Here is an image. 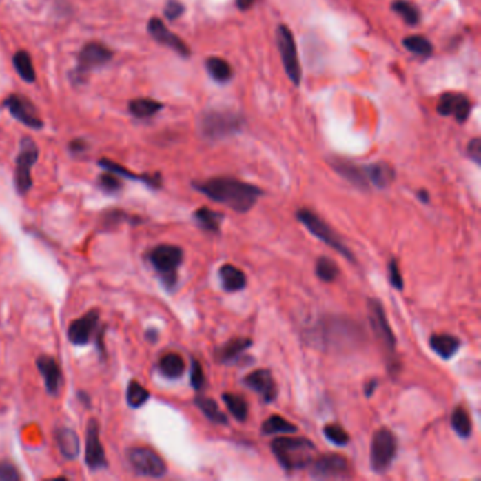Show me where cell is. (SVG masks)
<instances>
[{
	"label": "cell",
	"mask_w": 481,
	"mask_h": 481,
	"mask_svg": "<svg viewBox=\"0 0 481 481\" xmlns=\"http://www.w3.org/2000/svg\"><path fill=\"white\" fill-rule=\"evenodd\" d=\"M194 188L209 199L222 203L238 214L249 212L264 194L256 185L229 176H218L202 183H194Z\"/></svg>",
	"instance_id": "1"
},
{
	"label": "cell",
	"mask_w": 481,
	"mask_h": 481,
	"mask_svg": "<svg viewBox=\"0 0 481 481\" xmlns=\"http://www.w3.org/2000/svg\"><path fill=\"white\" fill-rule=\"evenodd\" d=\"M314 338L325 347L335 351L354 349L365 338L363 329L347 318L325 316L314 329Z\"/></svg>",
	"instance_id": "2"
},
{
	"label": "cell",
	"mask_w": 481,
	"mask_h": 481,
	"mask_svg": "<svg viewBox=\"0 0 481 481\" xmlns=\"http://www.w3.org/2000/svg\"><path fill=\"white\" fill-rule=\"evenodd\" d=\"M272 450L287 471L309 467L316 458V446L307 438H277L272 442Z\"/></svg>",
	"instance_id": "3"
},
{
	"label": "cell",
	"mask_w": 481,
	"mask_h": 481,
	"mask_svg": "<svg viewBox=\"0 0 481 481\" xmlns=\"http://www.w3.org/2000/svg\"><path fill=\"white\" fill-rule=\"evenodd\" d=\"M184 260V252L181 247L172 245H160L150 250L148 261L152 263L156 272L160 274L165 288L172 289L178 280V268Z\"/></svg>",
	"instance_id": "4"
},
{
	"label": "cell",
	"mask_w": 481,
	"mask_h": 481,
	"mask_svg": "<svg viewBox=\"0 0 481 481\" xmlns=\"http://www.w3.org/2000/svg\"><path fill=\"white\" fill-rule=\"evenodd\" d=\"M242 127L243 117L232 110H209L201 119V132L207 139H225L236 134Z\"/></svg>",
	"instance_id": "5"
},
{
	"label": "cell",
	"mask_w": 481,
	"mask_h": 481,
	"mask_svg": "<svg viewBox=\"0 0 481 481\" xmlns=\"http://www.w3.org/2000/svg\"><path fill=\"white\" fill-rule=\"evenodd\" d=\"M296 218L315 237H318L319 240H322L323 243L335 249L343 257H346L347 260L354 263L353 253L347 249L342 237L332 227H330L322 218H319L315 212H312V210H309V209H299L296 212Z\"/></svg>",
	"instance_id": "6"
},
{
	"label": "cell",
	"mask_w": 481,
	"mask_h": 481,
	"mask_svg": "<svg viewBox=\"0 0 481 481\" xmlns=\"http://www.w3.org/2000/svg\"><path fill=\"white\" fill-rule=\"evenodd\" d=\"M398 449L396 435L387 428L378 429L371 440L370 464L374 473L384 474L393 464Z\"/></svg>",
	"instance_id": "7"
},
{
	"label": "cell",
	"mask_w": 481,
	"mask_h": 481,
	"mask_svg": "<svg viewBox=\"0 0 481 481\" xmlns=\"http://www.w3.org/2000/svg\"><path fill=\"white\" fill-rule=\"evenodd\" d=\"M39 158V147L28 137H24L20 144V153L16 160L14 184L20 195H25L33 187L32 168Z\"/></svg>",
	"instance_id": "8"
},
{
	"label": "cell",
	"mask_w": 481,
	"mask_h": 481,
	"mask_svg": "<svg viewBox=\"0 0 481 481\" xmlns=\"http://www.w3.org/2000/svg\"><path fill=\"white\" fill-rule=\"evenodd\" d=\"M127 459L132 469L143 477L160 478L167 473V464L156 450L139 446L133 447L127 452Z\"/></svg>",
	"instance_id": "9"
},
{
	"label": "cell",
	"mask_w": 481,
	"mask_h": 481,
	"mask_svg": "<svg viewBox=\"0 0 481 481\" xmlns=\"http://www.w3.org/2000/svg\"><path fill=\"white\" fill-rule=\"evenodd\" d=\"M276 40H277V47H278V51H280V55L283 59L287 76L289 78V81L295 86H299L300 78H303V71H300L296 44H295L292 32L287 25L280 24L277 27Z\"/></svg>",
	"instance_id": "10"
},
{
	"label": "cell",
	"mask_w": 481,
	"mask_h": 481,
	"mask_svg": "<svg viewBox=\"0 0 481 481\" xmlns=\"http://www.w3.org/2000/svg\"><path fill=\"white\" fill-rule=\"evenodd\" d=\"M101 314L98 309L88 311L83 316L71 322L67 330L68 340L75 346H86L105 332V329L99 326Z\"/></svg>",
	"instance_id": "11"
},
{
	"label": "cell",
	"mask_w": 481,
	"mask_h": 481,
	"mask_svg": "<svg viewBox=\"0 0 481 481\" xmlns=\"http://www.w3.org/2000/svg\"><path fill=\"white\" fill-rule=\"evenodd\" d=\"M367 309H369V319L373 332L376 338L380 340L382 347L388 354H394L396 351V336L393 334L388 319L385 316V311L382 304L378 299H369L367 300Z\"/></svg>",
	"instance_id": "12"
},
{
	"label": "cell",
	"mask_w": 481,
	"mask_h": 481,
	"mask_svg": "<svg viewBox=\"0 0 481 481\" xmlns=\"http://www.w3.org/2000/svg\"><path fill=\"white\" fill-rule=\"evenodd\" d=\"M85 463L89 470L96 471L108 467V459L103 444L99 436V424L95 418H91L86 427L85 438Z\"/></svg>",
	"instance_id": "13"
},
{
	"label": "cell",
	"mask_w": 481,
	"mask_h": 481,
	"mask_svg": "<svg viewBox=\"0 0 481 481\" xmlns=\"http://www.w3.org/2000/svg\"><path fill=\"white\" fill-rule=\"evenodd\" d=\"M311 474L315 478H345L350 474V466L345 456L327 453L315 458L311 464Z\"/></svg>",
	"instance_id": "14"
},
{
	"label": "cell",
	"mask_w": 481,
	"mask_h": 481,
	"mask_svg": "<svg viewBox=\"0 0 481 481\" xmlns=\"http://www.w3.org/2000/svg\"><path fill=\"white\" fill-rule=\"evenodd\" d=\"M36 366L44 380V385L47 393L52 397H57L59 394V389L63 387L64 382V376L63 370L57 363V360L52 356L43 354L37 358Z\"/></svg>",
	"instance_id": "15"
},
{
	"label": "cell",
	"mask_w": 481,
	"mask_h": 481,
	"mask_svg": "<svg viewBox=\"0 0 481 481\" xmlns=\"http://www.w3.org/2000/svg\"><path fill=\"white\" fill-rule=\"evenodd\" d=\"M243 382L253 389L254 393L261 396L264 402H273L277 398V385L272 371L267 369H260L243 378Z\"/></svg>",
	"instance_id": "16"
},
{
	"label": "cell",
	"mask_w": 481,
	"mask_h": 481,
	"mask_svg": "<svg viewBox=\"0 0 481 481\" xmlns=\"http://www.w3.org/2000/svg\"><path fill=\"white\" fill-rule=\"evenodd\" d=\"M113 57V52L101 43H89L79 52L78 71L86 72L94 68L108 64Z\"/></svg>",
	"instance_id": "17"
},
{
	"label": "cell",
	"mask_w": 481,
	"mask_h": 481,
	"mask_svg": "<svg viewBox=\"0 0 481 481\" xmlns=\"http://www.w3.org/2000/svg\"><path fill=\"white\" fill-rule=\"evenodd\" d=\"M147 28H148L150 34H152L153 39L157 40L160 44L170 47L171 50H174L179 55L190 57V54H191L190 47L181 39H179L176 34L170 32V30L167 28V25L163 23V20H160L157 17H153L152 20L148 21Z\"/></svg>",
	"instance_id": "18"
},
{
	"label": "cell",
	"mask_w": 481,
	"mask_h": 481,
	"mask_svg": "<svg viewBox=\"0 0 481 481\" xmlns=\"http://www.w3.org/2000/svg\"><path fill=\"white\" fill-rule=\"evenodd\" d=\"M438 113L442 116H455L459 123H464L469 119L471 105L464 95L458 94H444L436 108Z\"/></svg>",
	"instance_id": "19"
},
{
	"label": "cell",
	"mask_w": 481,
	"mask_h": 481,
	"mask_svg": "<svg viewBox=\"0 0 481 481\" xmlns=\"http://www.w3.org/2000/svg\"><path fill=\"white\" fill-rule=\"evenodd\" d=\"M5 106L10 110L12 116H14L19 122L24 123L28 127L33 129H41L43 122L36 114L34 108L32 106L27 99L19 96V95H12L5 101Z\"/></svg>",
	"instance_id": "20"
},
{
	"label": "cell",
	"mask_w": 481,
	"mask_h": 481,
	"mask_svg": "<svg viewBox=\"0 0 481 481\" xmlns=\"http://www.w3.org/2000/svg\"><path fill=\"white\" fill-rule=\"evenodd\" d=\"M57 447L67 460H75L81 452V442L78 433L67 427H59L54 431Z\"/></svg>",
	"instance_id": "21"
},
{
	"label": "cell",
	"mask_w": 481,
	"mask_h": 481,
	"mask_svg": "<svg viewBox=\"0 0 481 481\" xmlns=\"http://www.w3.org/2000/svg\"><path fill=\"white\" fill-rule=\"evenodd\" d=\"M332 165H334V168H335V171L338 174H340L345 179H347V181L350 184H353L354 187H357L360 190H367L369 188L370 183H369V179H367L365 167L360 168L356 164L345 161V160H335L332 163Z\"/></svg>",
	"instance_id": "22"
},
{
	"label": "cell",
	"mask_w": 481,
	"mask_h": 481,
	"mask_svg": "<svg viewBox=\"0 0 481 481\" xmlns=\"http://www.w3.org/2000/svg\"><path fill=\"white\" fill-rule=\"evenodd\" d=\"M252 345H253L252 339H247V338H236L229 340L227 343H225L218 349L216 351L218 362L225 365L233 363L234 360L240 358V356H242L249 347H252Z\"/></svg>",
	"instance_id": "23"
},
{
	"label": "cell",
	"mask_w": 481,
	"mask_h": 481,
	"mask_svg": "<svg viewBox=\"0 0 481 481\" xmlns=\"http://www.w3.org/2000/svg\"><path fill=\"white\" fill-rule=\"evenodd\" d=\"M219 277L223 285V289L227 292H237L242 291L247 285L246 274L238 269L236 265L225 264L219 269Z\"/></svg>",
	"instance_id": "24"
},
{
	"label": "cell",
	"mask_w": 481,
	"mask_h": 481,
	"mask_svg": "<svg viewBox=\"0 0 481 481\" xmlns=\"http://www.w3.org/2000/svg\"><path fill=\"white\" fill-rule=\"evenodd\" d=\"M366 175L369 183L373 184L377 188H387L388 185L393 184L396 172L389 164L387 163H376L370 164L369 167H365Z\"/></svg>",
	"instance_id": "25"
},
{
	"label": "cell",
	"mask_w": 481,
	"mask_h": 481,
	"mask_svg": "<svg viewBox=\"0 0 481 481\" xmlns=\"http://www.w3.org/2000/svg\"><path fill=\"white\" fill-rule=\"evenodd\" d=\"M99 165L102 168L108 170L109 172H113L116 175H122V176L130 178V179H136V181H141V183L147 184L148 187H152V188H160L161 187V175L160 174H156V175H136V174H132L129 170L123 168L122 165H119V164H116L113 161H109L106 158L101 160Z\"/></svg>",
	"instance_id": "26"
},
{
	"label": "cell",
	"mask_w": 481,
	"mask_h": 481,
	"mask_svg": "<svg viewBox=\"0 0 481 481\" xmlns=\"http://www.w3.org/2000/svg\"><path fill=\"white\" fill-rule=\"evenodd\" d=\"M185 369L187 366H185L184 358L178 353L164 354L158 363L160 373L170 380H176L179 377H183V374L185 373Z\"/></svg>",
	"instance_id": "27"
},
{
	"label": "cell",
	"mask_w": 481,
	"mask_h": 481,
	"mask_svg": "<svg viewBox=\"0 0 481 481\" xmlns=\"http://www.w3.org/2000/svg\"><path fill=\"white\" fill-rule=\"evenodd\" d=\"M429 345L436 354L447 360L458 353L460 347V340L456 336L442 334V335H433L429 340Z\"/></svg>",
	"instance_id": "28"
},
{
	"label": "cell",
	"mask_w": 481,
	"mask_h": 481,
	"mask_svg": "<svg viewBox=\"0 0 481 481\" xmlns=\"http://www.w3.org/2000/svg\"><path fill=\"white\" fill-rule=\"evenodd\" d=\"M195 405L202 411V413L210 420V422H214L216 425H227V416L222 412V409L219 408V405L216 404L215 400L207 398L203 396H198L194 400Z\"/></svg>",
	"instance_id": "29"
},
{
	"label": "cell",
	"mask_w": 481,
	"mask_h": 481,
	"mask_svg": "<svg viewBox=\"0 0 481 481\" xmlns=\"http://www.w3.org/2000/svg\"><path fill=\"white\" fill-rule=\"evenodd\" d=\"M195 221L198 222V225L206 230V232H212V233H218L221 230V223L223 221V214L221 212H215V210L209 209V207H199L196 209V212L194 214Z\"/></svg>",
	"instance_id": "30"
},
{
	"label": "cell",
	"mask_w": 481,
	"mask_h": 481,
	"mask_svg": "<svg viewBox=\"0 0 481 481\" xmlns=\"http://www.w3.org/2000/svg\"><path fill=\"white\" fill-rule=\"evenodd\" d=\"M206 70L209 75L216 82H229L233 76V70L227 61L219 57H210L206 59Z\"/></svg>",
	"instance_id": "31"
},
{
	"label": "cell",
	"mask_w": 481,
	"mask_h": 481,
	"mask_svg": "<svg viewBox=\"0 0 481 481\" xmlns=\"http://www.w3.org/2000/svg\"><path fill=\"white\" fill-rule=\"evenodd\" d=\"M298 428L288 422L287 419H284L280 415H273L269 416L267 420H264V424L261 427V432L267 436L269 435H277V433H295Z\"/></svg>",
	"instance_id": "32"
},
{
	"label": "cell",
	"mask_w": 481,
	"mask_h": 481,
	"mask_svg": "<svg viewBox=\"0 0 481 481\" xmlns=\"http://www.w3.org/2000/svg\"><path fill=\"white\" fill-rule=\"evenodd\" d=\"M229 412L234 416L236 420L238 422H246L247 416H249V405L246 402V400L240 396L236 394H223L222 396Z\"/></svg>",
	"instance_id": "33"
},
{
	"label": "cell",
	"mask_w": 481,
	"mask_h": 481,
	"mask_svg": "<svg viewBox=\"0 0 481 481\" xmlns=\"http://www.w3.org/2000/svg\"><path fill=\"white\" fill-rule=\"evenodd\" d=\"M133 116L139 119H145L154 116L158 110L163 109V103L153 99H134L129 106Z\"/></svg>",
	"instance_id": "34"
},
{
	"label": "cell",
	"mask_w": 481,
	"mask_h": 481,
	"mask_svg": "<svg viewBox=\"0 0 481 481\" xmlns=\"http://www.w3.org/2000/svg\"><path fill=\"white\" fill-rule=\"evenodd\" d=\"M13 64L16 67V71L19 75L25 81V82H34L36 79V71L32 63V58H30L28 52L25 51H19L13 57Z\"/></svg>",
	"instance_id": "35"
},
{
	"label": "cell",
	"mask_w": 481,
	"mask_h": 481,
	"mask_svg": "<svg viewBox=\"0 0 481 481\" xmlns=\"http://www.w3.org/2000/svg\"><path fill=\"white\" fill-rule=\"evenodd\" d=\"M150 398V393L139 381H130L126 388V401L130 408L143 407Z\"/></svg>",
	"instance_id": "36"
},
{
	"label": "cell",
	"mask_w": 481,
	"mask_h": 481,
	"mask_svg": "<svg viewBox=\"0 0 481 481\" xmlns=\"http://www.w3.org/2000/svg\"><path fill=\"white\" fill-rule=\"evenodd\" d=\"M402 44L408 51L420 57H429L433 52L432 43L422 36H409L402 40Z\"/></svg>",
	"instance_id": "37"
},
{
	"label": "cell",
	"mask_w": 481,
	"mask_h": 481,
	"mask_svg": "<svg viewBox=\"0 0 481 481\" xmlns=\"http://www.w3.org/2000/svg\"><path fill=\"white\" fill-rule=\"evenodd\" d=\"M452 428L460 438H469L471 433V420L463 407H458L452 413Z\"/></svg>",
	"instance_id": "38"
},
{
	"label": "cell",
	"mask_w": 481,
	"mask_h": 481,
	"mask_svg": "<svg viewBox=\"0 0 481 481\" xmlns=\"http://www.w3.org/2000/svg\"><path fill=\"white\" fill-rule=\"evenodd\" d=\"M316 276L323 283H334L339 276V267L334 260L327 257H319L316 263Z\"/></svg>",
	"instance_id": "39"
},
{
	"label": "cell",
	"mask_w": 481,
	"mask_h": 481,
	"mask_svg": "<svg viewBox=\"0 0 481 481\" xmlns=\"http://www.w3.org/2000/svg\"><path fill=\"white\" fill-rule=\"evenodd\" d=\"M393 10L400 14L404 21L409 25H416L420 20V14H419V10L409 2H407V0H396V2L393 3Z\"/></svg>",
	"instance_id": "40"
},
{
	"label": "cell",
	"mask_w": 481,
	"mask_h": 481,
	"mask_svg": "<svg viewBox=\"0 0 481 481\" xmlns=\"http://www.w3.org/2000/svg\"><path fill=\"white\" fill-rule=\"evenodd\" d=\"M323 433H325V436H326L330 442L335 443V444H338V446H345V444H347L349 440H350L349 433H347L342 427H339V425H336V424H329V425H326V427L323 428Z\"/></svg>",
	"instance_id": "41"
},
{
	"label": "cell",
	"mask_w": 481,
	"mask_h": 481,
	"mask_svg": "<svg viewBox=\"0 0 481 481\" xmlns=\"http://www.w3.org/2000/svg\"><path fill=\"white\" fill-rule=\"evenodd\" d=\"M99 185L105 192H109V194H114V192L122 190V183L119 181L117 175L113 172L102 174L99 176Z\"/></svg>",
	"instance_id": "42"
},
{
	"label": "cell",
	"mask_w": 481,
	"mask_h": 481,
	"mask_svg": "<svg viewBox=\"0 0 481 481\" xmlns=\"http://www.w3.org/2000/svg\"><path fill=\"white\" fill-rule=\"evenodd\" d=\"M388 274H389V283L398 291L404 289V280L400 272V267L396 258H391L388 263Z\"/></svg>",
	"instance_id": "43"
},
{
	"label": "cell",
	"mask_w": 481,
	"mask_h": 481,
	"mask_svg": "<svg viewBox=\"0 0 481 481\" xmlns=\"http://www.w3.org/2000/svg\"><path fill=\"white\" fill-rule=\"evenodd\" d=\"M205 373L202 369V365L198 362V360H192L191 365V385L196 389V391H202V388L205 387Z\"/></svg>",
	"instance_id": "44"
},
{
	"label": "cell",
	"mask_w": 481,
	"mask_h": 481,
	"mask_svg": "<svg viewBox=\"0 0 481 481\" xmlns=\"http://www.w3.org/2000/svg\"><path fill=\"white\" fill-rule=\"evenodd\" d=\"M20 480H21V475L13 463L8 460L0 462V481H20Z\"/></svg>",
	"instance_id": "45"
},
{
	"label": "cell",
	"mask_w": 481,
	"mask_h": 481,
	"mask_svg": "<svg viewBox=\"0 0 481 481\" xmlns=\"http://www.w3.org/2000/svg\"><path fill=\"white\" fill-rule=\"evenodd\" d=\"M184 10L185 8L183 3L176 2V0H170L164 9V14L168 20H176L178 17H181L184 14Z\"/></svg>",
	"instance_id": "46"
},
{
	"label": "cell",
	"mask_w": 481,
	"mask_h": 481,
	"mask_svg": "<svg viewBox=\"0 0 481 481\" xmlns=\"http://www.w3.org/2000/svg\"><path fill=\"white\" fill-rule=\"evenodd\" d=\"M467 154L470 160H473L477 165L481 163V140L478 137L473 139L467 145Z\"/></svg>",
	"instance_id": "47"
},
{
	"label": "cell",
	"mask_w": 481,
	"mask_h": 481,
	"mask_svg": "<svg viewBox=\"0 0 481 481\" xmlns=\"http://www.w3.org/2000/svg\"><path fill=\"white\" fill-rule=\"evenodd\" d=\"M127 215L123 214V212H120V210H112V212H108L105 214L103 216V225H117V223H122L125 221H127Z\"/></svg>",
	"instance_id": "48"
},
{
	"label": "cell",
	"mask_w": 481,
	"mask_h": 481,
	"mask_svg": "<svg viewBox=\"0 0 481 481\" xmlns=\"http://www.w3.org/2000/svg\"><path fill=\"white\" fill-rule=\"evenodd\" d=\"M145 339L150 343H157V340H158V330L154 329V327H150L145 332Z\"/></svg>",
	"instance_id": "49"
},
{
	"label": "cell",
	"mask_w": 481,
	"mask_h": 481,
	"mask_svg": "<svg viewBox=\"0 0 481 481\" xmlns=\"http://www.w3.org/2000/svg\"><path fill=\"white\" fill-rule=\"evenodd\" d=\"M70 148H71V152H74V153H81L86 148V144L82 140H74L70 144Z\"/></svg>",
	"instance_id": "50"
},
{
	"label": "cell",
	"mask_w": 481,
	"mask_h": 481,
	"mask_svg": "<svg viewBox=\"0 0 481 481\" xmlns=\"http://www.w3.org/2000/svg\"><path fill=\"white\" fill-rule=\"evenodd\" d=\"M254 3L256 0H236V5L240 10H249Z\"/></svg>",
	"instance_id": "51"
},
{
	"label": "cell",
	"mask_w": 481,
	"mask_h": 481,
	"mask_svg": "<svg viewBox=\"0 0 481 481\" xmlns=\"http://www.w3.org/2000/svg\"><path fill=\"white\" fill-rule=\"evenodd\" d=\"M78 398H79V401H81L83 405H86L88 408L91 407V404H89V402H91V398H89V396H88L86 393H83V391H81V393L78 394Z\"/></svg>",
	"instance_id": "52"
},
{
	"label": "cell",
	"mask_w": 481,
	"mask_h": 481,
	"mask_svg": "<svg viewBox=\"0 0 481 481\" xmlns=\"http://www.w3.org/2000/svg\"><path fill=\"white\" fill-rule=\"evenodd\" d=\"M377 387V381L374 380V381H370L367 385H366V397H371V394H373V391H374V388Z\"/></svg>",
	"instance_id": "53"
},
{
	"label": "cell",
	"mask_w": 481,
	"mask_h": 481,
	"mask_svg": "<svg viewBox=\"0 0 481 481\" xmlns=\"http://www.w3.org/2000/svg\"><path fill=\"white\" fill-rule=\"evenodd\" d=\"M418 196H419V199L422 201V202H429V195H428L427 191H419V192H418Z\"/></svg>",
	"instance_id": "54"
}]
</instances>
